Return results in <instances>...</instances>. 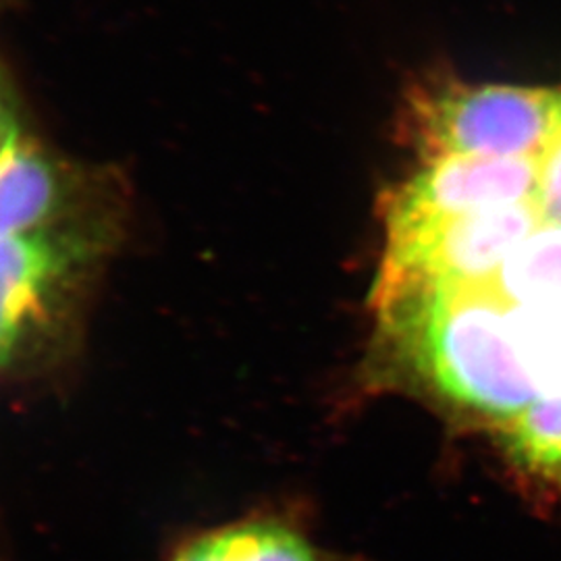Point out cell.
<instances>
[{"mask_svg": "<svg viewBox=\"0 0 561 561\" xmlns=\"http://www.w3.org/2000/svg\"><path fill=\"white\" fill-rule=\"evenodd\" d=\"M385 345L433 393L507 424L541 398L512 306L493 287L403 285L375 289Z\"/></svg>", "mask_w": 561, "mask_h": 561, "instance_id": "cell-1", "label": "cell"}, {"mask_svg": "<svg viewBox=\"0 0 561 561\" xmlns=\"http://www.w3.org/2000/svg\"><path fill=\"white\" fill-rule=\"evenodd\" d=\"M113 231L106 213L94 210L0 238V373L20 368L57 337L113 245Z\"/></svg>", "mask_w": 561, "mask_h": 561, "instance_id": "cell-2", "label": "cell"}, {"mask_svg": "<svg viewBox=\"0 0 561 561\" xmlns=\"http://www.w3.org/2000/svg\"><path fill=\"white\" fill-rule=\"evenodd\" d=\"M561 127V90L433 78L403 96L400 134L424 162L542 157Z\"/></svg>", "mask_w": 561, "mask_h": 561, "instance_id": "cell-3", "label": "cell"}, {"mask_svg": "<svg viewBox=\"0 0 561 561\" xmlns=\"http://www.w3.org/2000/svg\"><path fill=\"white\" fill-rule=\"evenodd\" d=\"M542 221L541 204L535 201L391 231L375 289L493 287L505 261Z\"/></svg>", "mask_w": 561, "mask_h": 561, "instance_id": "cell-4", "label": "cell"}, {"mask_svg": "<svg viewBox=\"0 0 561 561\" xmlns=\"http://www.w3.org/2000/svg\"><path fill=\"white\" fill-rule=\"evenodd\" d=\"M541 157H445L424 162L381 201L385 231L539 201Z\"/></svg>", "mask_w": 561, "mask_h": 561, "instance_id": "cell-5", "label": "cell"}, {"mask_svg": "<svg viewBox=\"0 0 561 561\" xmlns=\"http://www.w3.org/2000/svg\"><path fill=\"white\" fill-rule=\"evenodd\" d=\"M88 196L85 173L30 138L0 152V238L90 215Z\"/></svg>", "mask_w": 561, "mask_h": 561, "instance_id": "cell-6", "label": "cell"}, {"mask_svg": "<svg viewBox=\"0 0 561 561\" xmlns=\"http://www.w3.org/2000/svg\"><path fill=\"white\" fill-rule=\"evenodd\" d=\"M171 561H329L294 533L273 522H245L204 533Z\"/></svg>", "mask_w": 561, "mask_h": 561, "instance_id": "cell-7", "label": "cell"}, {"mask_svg": "<svg viewBox=\"0 0 561 561\" xmlns=\"http://www.w3.org/2000/svg\"><path fill=\"white\" fill-rule=\"evenodd\" d=\"M542 222L512 252L493 285L512 306L561 304V225Z\"/></svg>", "mask_w": 561, "mask_h": 561, "instance_id": "cell-8", "label": "cell"}, {"mask_svg": "<svg viewBox=\"0 0 561 561\" xmlns=\"http://www.w3.org/2000/svg\"><path fill=\"white\" fill-rule=\"evenodd\" d=\"M541 162L539 204H541L542 215L547 221L561 225V127L556 140L551 141V146L542 154Z\"/></svg>", "mask_w": 561, "mask_h": 561, "instance_id": "cell-9", "label": "cell"}]
</instances>
